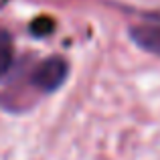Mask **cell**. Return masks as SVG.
I'll return each instance as SVG.
<instances>
[{"label": "cell", "instance_id": "3957f363", "mask_svg": "<svg viewBox=\"0 0 160 160\" xmlns=\"http://www.w3.org/2000/svg\"><path fill=\"white\" fill-rule=\"evenodd\" d=\"M10 45H12L10 35L0 28V77H2L12 65V47Z\"/></svg>", "mask_w": 160, "mask_h": 160}, {"label": "cell", "instance_id": "6da1fadb", "mask_svg": "<svg viewBox=\"0 0 160 160\" xmlns=\"http://www.w3.org/2000/svg\"><path fill=\"white\" fill-rule=\"evenodd\" d=\"M67 61L61 57H51L43 61L35 71H32V85L39 87L41 91H55L67 77Z\"/></svg>", "mask_w": 160, "mask_h": 160}, {"label": "cell", "instance_id": "277c9868", "mask_svg": "<svg viewBox=\"0 0 160 160\" xmlns=\"http://www.w3.org/2000/svg\"><path fill=\"white\" fill-rule=\"evenodd\" d=\"M55 28V22L51 18H47V16H41V18L32 20L31 22V32L37 37H45V35H51Z\"/></svg>", "mask_w": 160, "mask_h": 160}, {"label": "cell", "instance_id": "7a4b0ae2", "mask_svg": "<svg viewBox=\"0 0 160 160\" xmlns=\"http://www.w3.org/2000/svg\"><path fill=\"white\" fill-rule=\"evenodd\" d=\"M130 39L140 49L160 57V27H132Z\"/></svg>", "mask_w": 160, "mask_h": 160}]
</instances>
